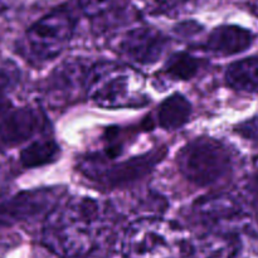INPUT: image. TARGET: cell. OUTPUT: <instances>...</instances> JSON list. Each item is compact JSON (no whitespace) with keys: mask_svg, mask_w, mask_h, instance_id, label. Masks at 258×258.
<instances>
[{"mask_svg":"<svg viewBox=\"0 0 258 258\" xmlns=\"http://www.w3.org/2000/svg\"><path fill=\"white\" fill-rule=\"evenodd\" d=\"M105 208L92 198L71 199L47 214L42 243L60 258H82L97 244Z\"/></svg>","mask_w":258,"mask_h":258,"instance_id":"obj_1","label":"cell"},{"mask_svg":"<svg viewBox=\"0 0 258 258\" xmlns=\"http://www.w3.org/2000/svg\"><path fill=\"white\" fill-rule=\"evenodd\" d=\"M144 78L138 71L115 62H101L88 70L86 93L103 108H128L146 105Z\"/></svg>","mask_w":258,"mask_h":258,"instance_id":"obj_2","label":"cell"},{"mask_svg":"<svg viewBox=\"0 0 258 258\" xmlns=\"http://www.w3.org/2000/svg\"><path fill=\"white\" fill-rule=\"evenodd\" d=\"M122 251L125 258H185L190 256V242L171 222L141 218L128 227Z\"/></svg>","mask_w":258,"mask_h":258,"instance_id":"obj_3","label":"cell"},{"mask_svg":"<svg viewBox=\"0 0 258 258\" xmlns=\"http://www.w3.org/2000/svg\"><path fill=\"white\" fill-rule=\"evenodd\" d=\"M179 170L197 186H211L229 175L232 155L228 148L211 138L196 139L178 155Z\"/></svg>","mask_w":258,"mask_h":258,"instance_id":"obj_4","label":"cell"},{"mask_svg":"<svg viewBox=\"0 0 258 258\" xmlns=\"http://www.w3.org/2000/svg\"><path fill=\"white\" fill-rule=\"evenodd\" d=\"M165 150L155 149L150 153L115 163L95 155H88L80 164L81 173L90 180L97 181L107 188L128 185L148 175L154 166L163 160Z\"/></svg>","mask_w":258,"mask_h":258,"instance_id":"obj_5","label":"cell"},{"mask_svg":"<svg viewBox=\"0 0 258 258\" xmlns=\"http://www.w3.org/2000/svg\"><path fill=\"white\" fill-rule=\"evenodd\" d=\"M75 22L66 10H53L27 30L25 42L30 55L47 62L62 54L72 39Z\"/></svg>","mask_w":258,"mask_h":258,"instance_id":"obj_6","label":"cell"},{"mask_svg":"<svg viewBox=\"0 0 258 258\" xmlns=\"http://www.w3.org/2000/svg\"><path fill=\"white\" fill-rule=\"evenodd\" d=\"M193 211L198 221L212 232L239 236L251 229V217L243 203L228 194L199 199Z\"/></svg>","mask_w":258,"mask_h":258,"instance_id":"obj_7","label":"cell"},{"mask_svg":"<svg viewBox=\"0 0 258 258\" xmlns=\"http://www.w3.org/2000/svg\"><path fill=\"white\" fill-rule=\"evenodd\" d=\"M63 189L39 188L0 198V229L48 214L60 201Z\"/></svg>","mask_w":258,"mask_h":258,"instance_id":"obj_8","label":"cell"},{"mask_svg":"<svg viewBox=\"0 0 258 258\" xmlns=\"http://www.w3.org/2000/svg\"><path fill=\"white\" fill-rule=\"evenodd\" d=\"M168 39L151 27H136L126 32L117 43V52L126 59L148 66L158 62L164 54Z\"/></svg>","mask_w":258,"mask_h":258,"instance_id":"obj_9","label":"cell"},{"mask_svg":"<svg viewBox=\"0 0 258 258\" xmlns=\"http://www.w3.org/2000/svg\"><path fill=\"white\" fill-rule=\"evenodd\" d=\"M44 127V117L37 108L12 107L0 120V150L27 143Z\"/></svg>","mask_w":258,"mask_h":258,"instance_id":"obj_10","label":"cell"},{"mask_svg":"<svg viewBox=\"0 0 258 258\" xmlns=\"http://www.w3.org/2000/svg\"><path fill=\"white\" fill-rule=\"evenodd\" d=\"M88 70L80 60H70L57 67L47 81L45 93L50 105H67L77 100L82 88H86Z\"/></svg>","mask_w":258,"mask_h":258,"instance_id":"obj_11","label":"cell"},{"mask_svg":"<svg viewBox=\"0 0 258 258\" xmlns=\"http://www.w3.org/2000/svg\"><path fill=\"white\" fill-rule=\"evenodd\" d=\"M254 39V33L241 25H219L209 33L206 49L219 57H232L248 50Z\"/></svg>","mask_w":258,"mask_h":258,"instance_id":"obj_12","label":"cell"},{"mask_svg":"<svg viewBox=\"0 0 258 258\" xmlns=\"http://www.w3.org/2000/svg\"><path fill=\"white\" fill-rule=\"evenodd\" d=\"M224 77L232 90L258 96V57L234 60L228 66Z\"/></svg>","mask_w":258,"mask_h":258,"instance_id":"obj_13","label":"cell"},{"mask_svg":"<svg viewBox=\"0 0 258 258\" xmlns=\"http://www.w3.org/2000/svg\"><path fill=\"white\" fill-rule=\"evenodd\" d=\"M191 116V103L181 93H173L158 108V123L164 130L183 127Z\"/></svg>","mask_w":258,"mask_h":258,"instance_id":"obj_14","label":"cell"},{"mask_svg":"<svg viewBox=\"0 0 258 258\" xmlns=\"http://www.w3.org/2000/svg\"><path fill=\"white\" fill-rule=\"evenodd\" d=\"M59 145L52 139H39L20 151V164L27 169L40 168L53 163L59 155Z\"/></svg>","mask_w":258,"mask_h":258,"instance_id":"obj_15","label":"cell"},{"mask_svg":"<svg viewBox=\"0 0 258 258\" xmlns=\"http://www.w3.org/2000/svg\"><path fill=\"white\" fill-rule=\"evenodd\" d=\"M201 68V60L188 52H176L166 62L164 71L170 80H191Z\"/></svg>","mask_w":258,"mask_h":258,"instance_id":"obj_16","label":"cell"},{"mask_svg":"<svg viewBox=\"0 0 258 258\" xmlns=\"http://www.w3.org/2000/svg\"><path fill=\"white\" fill-rule=\"evenodd\" d=\"M113 0H78L81 10L88 17H97L103 14Z\"/></svg>","mask_w":258,"mask_h":258,"instance_id":"obj_17","label":"cell"},{"mask_svg":"<svg viewBox=\"0 0 258 258\" xmlns=\"http://www.w3.org/2000/svg\"><path fill=\"white\" fill-rule=\"evenodd\" d=\"M237 133L241 134L243 138L248 139V140L258 143V116L252 117L251 120L246 121V122L241 123L237 127Z\"/></svg>","mask_w":258,"mask_h":258,"instance_id":"obj_18","label":"cell"},{"mask_svg":"<svg viewBox=\"0 0 258 258\" xmlns=\"http://www.w3.org/2000/svg\"><path fill=\"white\" fill-rule=\"evenodd\" d=\"M246 191L249 197H251L252 201L254 203L258 204V171L254 174H252L246 181Z\"/></svg>","mask_w":258,"mask_h":258,"instance_id":"obj_19","label":"cell"},{"mask_svg":"<svg viewBox=\"0 0 258 258\" xmlns=\"http://www.w3.org/2000/svg\"><path fill=\"white\" fill-rule=\"evenodd\" d=\"M12 107H13L12 102H10L7 97H5L4 92H3V91H0V120H2L3 116H4L5 113H7Z\"/></svg>","mask_w":258,"mask_h":258,"instance_id":"obj_20","label":"cell"}]
</instances>
